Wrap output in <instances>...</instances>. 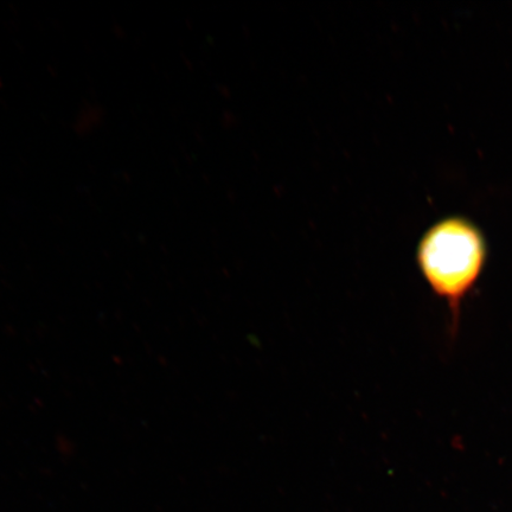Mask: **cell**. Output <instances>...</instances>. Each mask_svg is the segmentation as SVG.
Here are the masks:
<instances>
[{
	"label": "cell",
	"instance_id": "6da1fadb",
	"mask_svg": "<svg viewBox=\"0 0 512 512\" xmlns=\"http://www.w3.org/2000/svg\"><path fill=\"white\" fill-rule=\"evenodd\" d=\"M486 255L482 233L459 217L435 223L419 242V270L434 296L447 307L452 339L458 335L463 306L482 277Z\"/></svg>",
	"mask_w": 512,
	"mask_h": 512
}]
</instances>
